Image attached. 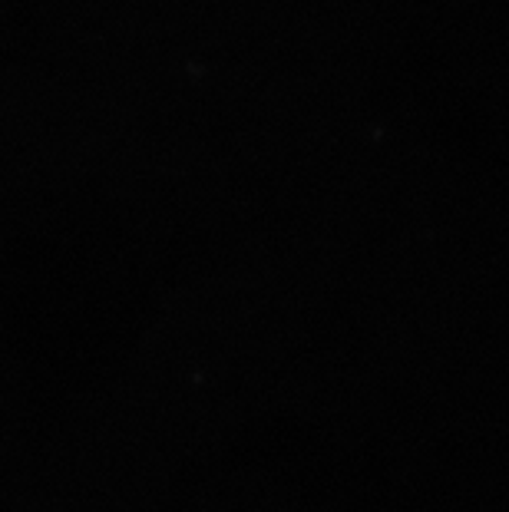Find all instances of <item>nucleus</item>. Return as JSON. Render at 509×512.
<instances>
[]
</instances>
